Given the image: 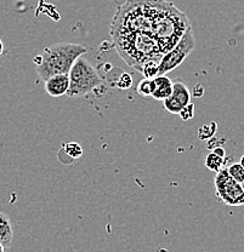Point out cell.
Returning <instances> with one entry per match:
<instances>
[{
	"label": "cell",
	"mask_w": 244,
	"mask_h": 252,
	"mask_svg": "<svg viewBox=\"0 0 244 252\" xmlns=\"http://www.w3.org/2000/svg\"><path fill=\"white\" fill-rule=\"evenodd\" d=\"M212 153H215L216 156H219V157L225 158V154H226V152H225V149L222 148L221 146H219V147H215V148L212 149Z\"/></svg>",
	"instance_id": "obj_19"
},
{
	"label": "cell",
	"mask_w": 244,
	"mask_h": 252,
	"mask_svg": "<svg viewBox=\"0 0 244 252\" xmlns=\"http://www.w3.org/2000/svg\"><path fill=\"white\" fill-rule=\"evenodd\" d=\"M70 88L68 74L52 75L45 80V91L51 97H62L67 94Z\"/></svg>",
	"instance_id": "obj_7"
},
{
	"label": "cell",
	"mask_w": 244,
	"mask_h": 252,
	"mask_svg": "<svg viewBox=\"0 0 244 252\" xmlns=\"http://www.w3.org/2000/svg\"><path fill=\"white\" fill-rule=\"evenodd\" d=\"M88 49L81 44L59 43L44 49L43 54L36 55L33 62L35 70L44 81L52 75L68 74L75 60L86 54Z\"/></svg>",
	"instance_id": "obj_2"
},
{
	"label": "cell",
	"mask_w": 244,
	"mask_h": 252,
	"mask_svg": "<svg viewBox=\"0 0 244 252\" xmlns=\"http://www.w3.org/2000/svg\"><path fill=\"white\" fill-rule=\"evenodd\" d=\"M2 52H4V44H2L1 39H0V56L2 55Z\"/></svg>",
	"instance_id": "obj_20"
},
{
	"label": "cell",
	"mask_w": 244,
	"mask_h": 252,
	"mask_svg": "<svg viewBox=\"0 0 244 252\" xmlns=\"http://www.w3.org/2000/svg\"><path fill=\"white\" fill-rule=\"evenodd\" d=\"M192 94L188 90L187 86L182 81H175L173 83L172 94L167 99L163 101L164 108L172 114H179L187 104L191 103Z\"/></svg>",
	"instance_id": "obj_6"
},
{
	"label": "cell",
	"mask_w": 244,
	"mask_h": 252,
	"mask_svg": "<svg viewBox=\"0 0 244 252\" xmlns=\"http://www.w3.org/2000/svg\"><path fill=\"white\" fill-rule=\"evenodd\" d=\"M158 68H159V62L157 61H147L141 65L138 69V72H140L143 77L147 79H153L158 75Z\"/></svg>",
	"instance_id": "obj_10"
},
{
	"label": "cell",
	"mask_w": 244,
	"mask_h": 252,
	"mask_svg": "<svg viewBox=\"0 0 244 252\" xmlns=\"http://www.w3.org/2000/svg\"><path fill=\"white\" fill-rule=\"evenodd\" d=\"M215 131H216V123H211L209 125H204L203 127L199 128L198 135L201 140H207V138H211L214 136Z\"/></svg>",
	"instance_id": "obj_16"
},
{
	"label": "cell",
	"mask_w": 244,
	"mask_h": 252,
	"mask_svg": "<svg viewBox=\"0 0 244 252\" xmlns=\"http://www.w3.org/2000/svg\"><path fill=\"white\" fill-rule=\"evenodd\" d=\"M215 194L217 198L228 206L244 205V190L242 185L236 182L227 170L222 167L215 176Z\"/></svg>",
	"instance_id": "obj_5"
},
{
	"label": "cell",
	"mask_w": 244,
	"mask_h": 252,
	"mask_svg": "<svg viewBox=\"0 0 244 252\" xmlns=\"http://www.w3.org/2000/svg\"><path fill=\"white\" fill-rule=\"evenodd\" d=\"M14 240V227H12L11 220L0 211V244L5 248H10Z\"/></svg>",
	"instance_id": "obj_9"
},
{
	"label": "cell",
	"mask_w": 244,
	"mask_h": 252,
	"mask_svg": "<svg viewBox=\"0 0 244 252\" xmlns=\"http://www.w3.org/2000/svg\"><path fill=\"white\" fill-rule=\"evenodd\" d=\"M70 78V88L67 96L75 98L84 94L95 91L102 85V78L98 69L91 64L84 56L75 60L72 68L68 72Z\"/></svg>",
	"instance_id": "obj_3"
},
{
	"label": "cell",
	"mask_w": 244,
	"mask_h": 252,
	"mask_svg": "<svg viewBox=\"0 0 244 252\" xmlns=\"http://www.w3.org/2000/svg\"><path fill=\"white\" fill-rule=\"evenodd\" d=\"M196 43L195 36H193L192 26L187 28L182 38L180 39L179 43L173 49H170L159 61L158 75H167L168 73L173 72L190 56L191 52L195 50Z\"/></svg>",
	"instance_id": "obj_4"
},
{
	"label": "cell",
	"mask_w": 244,
	"mask_h": 252,
	"mask_svg": "<svg viewBox=\"0 0 244 252\" xmlns=\"http://www.w3.org/2000/svg\"><path fill=\"white\" fill-rule=\"evenodd\" d=\"M173 80L167 75H157L153 78V90L151 97L157 101H164L172 94Z\"/></svg>",
	"instance_id": "obj_8"
},
{
	"label": "cell",
	"mask_w": 244,
	"mask_h": 252,
	"mask_svg": "<svg viewBox=\"0 0 244 252\" xmlns=\"http://www.w3.org/2000/svg\"><path fill=\"white\" fill-rule=\"evenodd\" d=\"M240 164H241V166H242L243 169H244V156H242V158H241V160H240Z\"/></svg>",
	"instance_id": "obj_21"
},
{
	"label": "cell",
	"mask_w": 244,
	"mask_h": 252,
	"mask_svg": "<svg viewBox=\"0 0 244 252\" xmlns=\"http://www.w3.org/2000/svg\"><path fill=\"white\" fill-rule=\"evenodd\" d=\"M179 115L181 117V119L183 120V122H187V120L192 119V118L195 117V104H193V103L187 104V106H186L185 108H183L179 113Z\"/></svg>",
	"instance_id": "obj_17"
},
{
	"label": "cell",
	"mask_w": 244,
	"mask_h": 252,
	"mask_svg": "<svg viewBox=\"0 0 244 252\" xmlns=\"http://www.w3.org/2000/svg\"><path fill=\"white\" fill-rule=\"evenodd\" d=\"M188 27L187 16L172 2L128 0L114 16L111 36L122 59L138 70L147 61H161Z\"/></svg>",
	"instance_id": "obj_1"
},
{
	"label": "cell",
	"mask_w": 244,
	"mask_h": 252,
	"mask_svg": "<svg viewBox=\"0 0 244 252\" xmlns=\"http://www.w3.org/2000/svg\"><path fill=\"white\" fill-rule=\"evenodd\" d=\"M133 85V78L130 74L125 72H120V77L115 81V86L120 90H128Z\"/></svg>",
	"instance_id": "obj_15"
},
{
	"label": "cell",
	"mask_w": 244,
	"mask_h": 252,
	"mask_svg": "<svg viewBox=\"0 0 244 252\" xmlns=\"http://www.w3.org/2000/svg\"><path fill=\"white\" fill-rule=\"evenodd\" d=\"M227 172L236 182H238L240 185H242L244 182V169L241 166L240 162H233L230 166L227 167Z\"/></svg>",
	"instance_id": "obj_12"
},
{
	"label": "cell",
	"mask_w": 244,
	"mask_h": 252,
	"mask_svg": "<svg viewBox=\"0 0 244 252\" xmlns=\"http://www.w3.org/2000/svg\"><path fill=\"white\" fill-rule=\"evenodd\" d=\"M242 188H243V190H244V182L242 183Z\"/></svg>",
	"instance_id": "obj_23"
},
{
	"label": "cell",
	"mask_w": 244,
	"mask_h": 252,
	"mask_svg": "<svg viewBox=\"0 0 244 252\" xmlns=\"http://www.w3.org/2000/svg\"><path fill=\"white\" fill-rule=\"evenodd\" d=\"M225 165V158L216 156L215 153H209L208 157L206 159V166L208 167L210 171L214 172H219L220 170L224 167Z\"/></svg>",
	"instance_id": "obj_11"
},
{
	"label": "cell",
	"mask_w": 244,
	"mask_h": 252,
	"mask_svg": "<svg viewBox=\"0 0 244 252\" xmlns=\"http://www.w3.org/2000/svg\"><path fill=\"white\" fill-rule=\"evenodd\" d=\"M5 249H6V248H5L2 244H0V252H5Z\"/></svg>",
	"instance_id": "obj_22"
},
{
	"label": "cell",
	"mask_w": 244,
	"mask_h": 252,
	"mask_svg": "<svg viewBox=\"0 0 244 252\" xmlns=\"http://www.w3.org/2000/svg\"><path fill=\"white\" fill-rule=\"evenodd\" d=\"M136 90L142 97H151L152 90H153V79H141L140 83L138 84Z\"/></svg>",
	"instance_id": "obj_13"
},
{
	"label": "cell",
	"mask_w": 244,
	"mask_h": 252,
	"mask_svg": "<svg viewBox=\"0 0 244 252\" xmlns=\"http://www.w3.org/2000/svg\"><path fill=\"white\" fill-rule=\"evenodd\" d=\"M64 149L66 151V153L68 154L72 159H78L83 156V148L79 143L77 142H70V143L65 144Z\"/></svg>",
	"instance_id": "obj_14"
},
{
	"label": "cell",
	"mask_w": 244,
	"mask_h": 252,
	"mask_svg": "<svg viewBox=\"0 0 244 252\" xmlns=\"http://www.w3.org/2000/svg\"><path fill=\"white\" fill-rule=\"evenodd\" d=\"M203 94H204L203 86H202L201 84H198V85H197L195 88V90H193V96L198 97V98H199V97L203 96Z\"/></svg>",
	"instance_id": "obj_18"
}]
</instances>
